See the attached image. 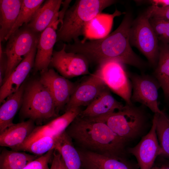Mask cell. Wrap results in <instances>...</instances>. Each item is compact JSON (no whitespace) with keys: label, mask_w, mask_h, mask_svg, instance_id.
Instances as JSON below:
<instances>
[{"label":"cell","mask_w":169,"mask_h":169,"mask_svg":"<svg viewBox=\"0 0 169 169\" xmlns=\"http://www.w3.org/2000/svg\"><path fill=\"white\" fill-rule=\"evenodd\" d=\"M129 13L125 16L118 27L103 38L86 41L79 38L71 44H64L66 52L77 53L89 62L99 64L107 60H118L139 69L145 66L144 62L133 51L130 42V29L133 22Z\"/></svg>","instance_id":"1"},{"label":"cell","mask_w":169,"mask_h":169,"mask_svg":"<svg viewBox=\"0 0 169 169\" xmlns=\"http://www.w3.org/2000/svg\"><path fill=\"white\" fill-rule=\"evenodd\" d=\"M65 131L79 149L105 155L125 156L127 142L104 122L79 115Z\"/></svg>","instance_id":"2"},{"label":"cell","mask_w":169,"mask_h":169,"mask_svg":"<svg viewBox=\"0 0 169 169\" xmlns=\"http://www.w3.org/2000/svg\"><path fill=\"white\" fill-rule=\"evenodd\" d=\"M114 0H78L65 11L57 31L58 41L69 43L84 35L86 24Z\"/></svg>","instance_id":"3"},{"label":"cell","mask_w":169,"mask_h":169,"mask_svg":"<svg viewBox=\"0 0 169 169\" xmlns=\"http://www.w3.org/2000/svg\"><path fill=\"white\" fill-rule=\"evenodd\" d=\"M20 116L41 122L59 116L54 100L39 79L26 82Z\"/></svg>","instance_id":"4"},{"label":"cell","mask_w":169,"mask_h":169,"mask_svg":"<svg viewBox=\"0 0 169 169\" xmlns=\"http://www.w3.org/2000/svg\"><path fill=\"white\" fill-rule=\"evenodd\" d=\"M93 119L106 124L126 142L140 135L145 127L147 117L142 107L126 104L121 110Z\"/></svg>","instance_id":"5"},{"label":"cell","mask_w":169,"mask_h":169,"mask_svg":"<svg viewBox=\"0 0 169 169\" xmlns=\"http://www.w3.org/2000/svg\"><path fill=\"white\" fill-rule=\"evenodd\" d=\"M151 16L148 8L133 21L130 42L131 45L136 47L143 54L152 66L156 67L158 60L159 46L149 22Z\"/></svg>","instance_id":"6"},{"label":"cell","mask_w":169,"mask_h":169,"mask_svg":"<svg viewBox=\"0 0 169 169\" xmlns=\"http://www.w3.org/2000/svg\"><path fill=\"white\" fill-rule=\"evenodd\" d=\"M40 34L24 24L9 36L5 49L8 65L3 84L23 59L37 45Z\"/></svg>","instance_id":"7"},{"label":"cell","mask_w":169,"mask_h":169,"mask_svg":"<svg viewBox=\"0 0 169 169\" xmlns=\"http://www.w3.org/2000/svg\"><path fill=\"white\" fill-rule=\"evenodd\" d=\"M124 64L116 60H105L96 71L110 90L131 105L132 86Z\"/></svg>","instance_id":"8"},{"label":"cell","mask_w":169,"mask_h":169,"mask_svg":"<svg viewBox=\"0 0 169 169\" xmlns=\"http://www.w3.org/2000/svg\"><path fill=\"white\" fill-rule=\"evenodd\" d=\"M128 75L133 88L131 102L140 103L154 114L162 113L158 102V91L161 87L156 78L145 74Z\"/></svg>","instance_id":"9"},{"label":"cell","mask_w":169,"mask_h":169,"mask_svg":"<svg viewBox=\"0 0 169 169\" xmlns=\"http://www.w3.org/2000/svg\"><path fill=\"white\" fill-rule=\"evenodd\" d=\"M39 78L52 95L58 114L69 102L78 85L59 74L53 69L40 71Z\"/></svg>","instance_id":"10"},{"label":"cell","mask_w":169,"mask_h":169,"mask_svg":"<svg viewBox=\"0 0 169 169\" xmlns=\"http://www.w3.org/2000/svg\"><path fill=\"white\" fill-rule=\"evenodd\" d=\"M158 114H154L152 125L148 133L137 145L128 149V152L136 158L140 169H150L157 157L162 154L156 132Z\"/></svg>","instance_id":"11"},{"label":"cell","mask_w":169,"mask_h":169,"mask_svg":"<svg viewBox=\"0 0 169 169\" xmlns=\"http://www.w3.org/2000/svg\"><path fill=\"white\" fill-rule=\"evenodd\" d=\"M88 63L83 55L66 52L64 44L61 50L54 51L49 66L56 69L62 76L69 78L88 74Z\"/></svg>","instance_id":"12"},{"label":"cell","mask_w":169,"mask_h":169,"mask_svg":"<svg viewBox=\"0 0 169 169\" xmlns=\"http://www.w3.org/2000/svg\"><path fill=\"white\" fill-rule=\"evenodd\" d=\"M107 87L95 71L86 79L77 85L65 107V112L73 107L87 106Z\"/></svg>","instance_id":"13"},{"label":"cell","mask_w":169,"mask_h":169,"mask_svg":"<svg viewBox=\"0 0 169 169\" xmlns=\"http://www.w3.org/2000/svg\"><path fill=\"white\" fill-rule=\"evenodd\" d=\"M59 16H56L40 34L33 68L34 72L46 69L49 66L54 52L53 48L57 42V31L60 23Z\"/></svg>","instance_id":"14"},{"label":"cell","mask_w":169,"mask_h":169,"mask_svg":"<svg viewBox=\"0 0 169 169\" xmlns=\"http://www.w3.org/2000/svg\"><path fill=\"white\" fill-rule=\"evenodd\" d=\"M82 162V167L91 169H138L124 157L109 156L77 149Z\"/></svg>","instance_id":"15"},{"label":"cell","mask_w":169,"mask_h":169,"mask_svg":"<svg viewBox=\"0 0 169 169\" xmlns=\"http://www.w3.org/2000/svg\"><path fill=\"white\" fill-rule=\"evenodd\" d=\"M37 46L23 59L0 86V103L9 95L17 91L25 81L29 73L33 68Z\"/></svg>","instance_id":"16"},{"label":"cell","mask_w":169,"mask_h":169,"mask_svg":"<svg viewBox=\"0 0 169 169\" xmlns=\"http://www.w3.org/2000/svg\"><path fill=\"white\" fill-rule=\"evenodd\" d=\"M78 115V111L75 109H71L46 124L36 126L24 142L18 147L31 143L43 137L60 135L66 131Z\"/></svg>","instance_id":"17"},{"label":"cell","mask_w":169,"mask_h":169,"mask_svg":"<svg viewBox=\"0 0 169 169\" xmlns=\"http://www.w3.org/2000/svg\"><path fill=\"white\" fill-rule=\"evenodd\" d=\"M121 102L112 95L107 87L93 101L80 112L79 116L88 118H96L105 116L120 110L124 107Z\"/></svg>","instance_id":"18"},{"label":"cell","mask_w":169,"mask_h":169,"mask_svg":"<svg viewBox=\"0 0 169 169\" xmlns=\"http://www.w3.org/2000/svg\"><path fill=\"white\" fill-rule=\"evenodd\" d=\"M34 122L28 119L7 127L0 133V146L13 150L21 145L35 127Z\"/></svg>","instance_id":"19"},{"label":"cell","mask_w":169,"mask_h":169,"mask_svg":"<svg viewBox=\"0 0 169 169\" xmlns=\"http://www.w3.org/2000/svg\"><path fill=\"white\" fill-rule=\"evenodd\" d=\"M61 0H46L38 9L27 26L34 32L41 33L59 15Z\"/></svg>","instance_id":"20"},{"label":"cell","mask_w":169,"mask_h":169,"mask_svg":"<svg viewBox=\"0 0 169 169\" xmlns=\"http://www.w3.org/2000/svg\"><path fill=\"white\" fill-rule=\"evenodd\" d=\"M22 0H0V42L5 41L18 18Z\"/></svg>","instance_id":"21"},{"label":"cell","mask_w":169,"mask_h":169,"mask_svg":"<svg viewBox=\"0 0 169 169\" xmlns=\"http://www.w3.org/2000/svg\"><path fill=\"white\" fill-rule=\"evenodd\" d=\"M73 142L65 131L57 137L54 149L60 153L67 169H82L80 156Z\"/></svg>","instance_id":"22"},{"label":"cell","mask_w":169,"mask_h":169,"mask_svg":"<svg viewBox=\"0 0 169 169\" xmlns=\"http://www.w3.org/2000/svg\"><path fill=\"white\" fill-rule=\"evenodd\" d=\"M25 80L19 89L9 95L0 108V133L13 123V118L22 105Z\"/></svg>","instance_id":"23"},{"label":"cell","mask_w":169,"mask_h":169,"mask_svg":"<svg viewBox=\"0 0 169 169\" xmlns=\"http://www.w3.org/2000/svg\"><path fill=\"white\" fill-rule=\"evenodd\" d=\"M121 14L116 9L112 14H98L86 24L84 35L86 38L95 40L104 38L109 34L114 18Z\"/></svg>","instance_id":"24"},{"label":"cell","mask_w":169,"mask_h":169,"mask_svg":"<svg viewBox=\"0 0 169 169\" xmlns=\"http://www.w3.org/2000/svg\"><path fill=\"white\" fill-rule=\"evenodd\" d=\"M154 75L163 90L166 101L169 104V44L159 46L158 60Z\"/></svg>","instance_id":"25"},{"label":"cell","mask_w":169,"mask_h":169,"mask_svg":"<svg viewBox=\"0 0 169 169\" xmlns=\"http://www.w3.org/2000/svg\"><path fill=\"white\" fill-rule=\"evenodd\" d=\"M39 156L3 149L0 154V169H23Z\"/></svg>","instance_id":"26"},{"label":"cell","mask_w":169,"mask_h":169,"mask_svg":"<svg viewBox=\"0 0 169 169\" xmlns=\"http://www.w3.org/2000/svg\"><path fill=\"white\" fill-rule=\"evenodd\" d=\"M44 0H22V3L16 21L10 32L5 38L7 41L9 36L24 24H28L36 12L44 2Z\"/></svg>","instance_id":"27"},{"label":"cell","mask_w":169,"mask_h":169,"mask_svg":"<svg viewBox=\"0 0 169 169\" xmlns=\"http://www.w3.org/2000/svg\"><path fill=\"white\" fill-rule=\"evenodd\" d=\"M59 136L43 137L31 143L19 146L14 151H27L35 155L41 156L51 150L54 149L56 139Z\"/></svg>","instance_id":"28"},{"label":"cell","mask_w":169,"mask_h":169,"mask_svg":"<svg viewBox=\"0 0 169 169\" xmlns=\"http://www.w3.org/2000/svg\"><path fill=\"white\" fill-rule=\"evenodd\" d=\"M156 132L162 155L169 157V117L163 111L157 114Z\"/></svg>","instance_id":"29"},{"label":"cell","mask_w":169,"mask_h":169,"mask_svg":"<svg viewBox=\"0 0 169 169\" xmlns=\"http://www.w3.org/2000/svg\"><path fill=\"white\" fill-rule=\"evenodd\" d=\"M149 22L158 40L169 44V20L150 18Z\"/></svg>","instance_id":"30"},{"label":"cell","mask_w":169,"mask_h":169,"mask_svg":"<svg viewBox=\"0 0 169 169\" xmlns=\"http://www.w3.org/2000/svg\"><path fill=\"white\" fill-rule=\"evenodd\" d=\"M54 149L51 150L28 164L23 169H50L48 164L54 156Z\"/></svg>","instance_id":"31"},{"label":"cell","mask_w":169,"mask_h":169,"mask_svg":"<svg viewBox=\"0 0 169 169\" xmlns=\"http://www.w3.org/2000/svg\"><path fill=\"white\" fill-rule=\"evenodd\" d=\"M148 8L151 13V18L169 20V6L162 8L151 5Z\"/></svg>","instance_id":"32"},{"label":"cell","mask_w":169,"mask_h":169,"mask_svg":"<svg viewBox=\"0 0 169 169\" xmlns=\"http://www.w3.org/2000/svg\"><path fill=\"white\" fill-rule=\"evenodd\" d=\"M8 59L7 55L3 48L1 42H0V86L3 84L7 70Z\"/></svg>","instance_id":"33"},{"label":"cell","mask_w":169,"mask_h":169,"mask_svg":"<svg viewBox=\"0 0 169 169\" xmlns=\"http://www.w3.org/2000/svg\"><path fill=\"white\" fill-rule=\"evenodd\" d=\"M61 157L60 153L54 149L52 164L50 169H60Z\"/></svg>","instance_id":"34"},{"label":"cell","mask_w":169,"mask_h":169,"mask_svg":"<svg viewBox=\"0 0 169 169\" xmlns=\"http://www.w3.org/2000/svg\"><path fill=\"white\" fill-rule=\"evenodd\" d=\"M150 169H169V161L163 159L156 160Z\"/></svg>","instance_id":"35"},{"label":"cell","mask_w":169,"mask_h":169,"mask_svg":"<svg viewBox=\"0 0 169 169\" xmlns=\"http://www.w3.org/2000/svg\"><path fill=\"white\" fill-rule=\"evenodd\" d=\"M147 1L154 6L163 8L169 6V0H152Z\"/></svg>","instance_id":"36"},{"label":"cell","mask_w":169,"mask_h":169,"mask_svg":"<svg viewBox=\"0 0 169 169\" xmlns=\"http://www.w3.org/2000/svg\"><path fill=\"white\" fill-rule=\"evenodd\" d=\"M60 169H67L63 162L61 157L60 161Z\"/></svg>","instance_id":"37"},{"label":"cell","mask_w":169,"mask_h":169,"mask_svg":"<svg viewBox=\"0 0 169 169\" xmlns=\"http://www.w3.org/2000/svg\"><path fill=\"white\" fill-rule=\"evenodd\" d=\"M84 169H91L89 168H83Z\"/></svg>","instance_id":"38"},{"label":"cell","mask_w":169,"mask_h":169,"mask_svg":"<svg viewBox=\"0 0 169 169\" xmlns=\"http://www.w3.org/2000/svg\"><path fill=\"white\" fill-rule=\"evenodd\" d=\"M82 169H83V168H82Z\"/></svg>","instance_id":"39"}]
</instances>
